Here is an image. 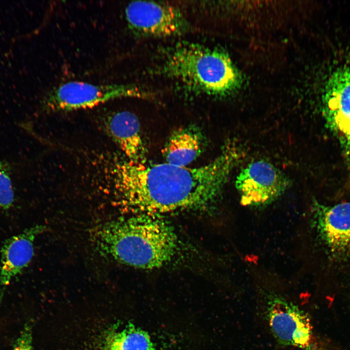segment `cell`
Returning a JSON list of instances; mask_svg holds the SVG:
<instances>
[{"label":"cell","instance_id":"1","mask_svg":"<svg viewBox=\"0 0 350 350\" xmlns=\"http://www.w3.org/2000/svg\"><path fill=\"white\" fill-rule=\"evenodd\" d=\"M244 152L242 146L229 141L214 159L194 168L126 159L115 169L119 204L131 215L160 218L210 211Z\"/></svg>","mask_w":350,"mask_h":350},{"label":"cell","instance_id":"2","mask_svg":"<svg viewBox=\"0 0 350 350\" xmlns=\"http://www.w3.org/2000/svg\"><path fill=\"white\" fill-rule=\"evenodd\" d=\"M90 233L98 253L136 268L163 267L171 263L180 249L175 229L160 217L131 215L100 223Z\"/></svg>","mask_w":350,"mask_h":350},{"label":"cell","instance_id":"3","mask_svg":"<svg viewBox=\"0 0 350 350\" xmlns=\"http://www.w3.org/2000/svg\"><path fill=\"white\" fill-rule=\"evenodd\" d=\"M158 70L194 90L210 95L225 93L237 78L236 71L225 54L191 44L175 48Z\"/></svg>","mask_w":350,"mask_h":350},{"label":"cell","instance_id":"4","mask_svg":"<svg viewBox=\"0 0 350 350\" xmlns=\"http://www.w3.org/2000/svg\"><path fill=\"white\" fill-rule=\"evenodd\" d=\"M146 93L133 85H94L79 81L62 84L51 90L45 101L53 111H71L94 107L118 98L144 97Z\"/></svg>","mask_w":350,"mask_h":350},{"label":"cell","instance_id":"5","mask_svg":"<svg viewBox=\"0 0 350 350\" xmlns=\"http://www.w3.org/2000/svg\"><path fill=\"white\" fill-rule=\"evenodd\" d=\"M291 183L289 177L274 165L257 160L248 164L240 172L235 186L243 205L262 207L279 198Z\"/></svg>","mask_w":350,"mask_h":350},{"label":"cell","instance_id":"6","mask_svg":"<svg viewBox=\"0 0 350 350\" xmlns=\"http://www.w3.org/2000/svg\"><path fill=\"white\" fill-rule=\"evenodd\" d=\"M265 311L269 328L279 343L301 349L310 347L312 327L305 312L275 293L266 295Z\"/></svg>","mask_w":350,"mask_h":350},{"label":"cell","instance_id":"7","mask_svg":"<svg viewBox=\"0 0 350 350\" xmlns=\"http://www.w3.org/2000/svg\"><path fill=\"white\" fill-rule=\"evenodd\" d=\"M327 126L337 136L350 163V67H341L329 77L322 98Z\"/></svg>","mask_w":350,"mask_h":350},{"label":"cell","instance_id":"8","mask_svg":"<svg viewBox=\"0 0 350 350\" xmlns=\"http://www.w3.org/2000/svg\"><path fill=\"white\" fill-rule=\"evenodd\" d=\"M129 26L138 33L152 36H169L182 33L187 22L179 10L163 3L134 1L125 10Z\"/></svg>","mask_w":350,"mask_h":350},{"label":"cell","instance_id":"9","mask_svg":"<svg viewBox=\"0 0 350 350\" xmlns=\"http://www.w3.org/2000/svg\"><path fill=\"white\" fill-rule=\"evenodd\" d=\"M314 219L319 236L334 257L350 253V202L333 206L313 205Z\"/></svg>","mask_w":350,"mask_h":350},{"label":"cell","instance_id":"10","mask_svg":"<svg viewBox=\"0 0 350 350\" xmlns=\"http://www.w3.org/2000/svg\"><path fill=\"white\" fill-rule=\"evenodd\" d=\"M46 229L42 225L34 226L7 239L0 250V285L5 288L21 273L34 255V241Z\"/></svg>","mask_w":350,"mask_h":350},{"label":"cell","instance_id":"11","mask_svg":"<svg viewBox=\"0 0 350 350\" xmlns=\"http://www.w3.org/2000/svg\"><path fill=\"white\" fill-rule=\"evenodd\" d=\"M106 127L113 141L132 161L147 160V149L139 119L129 111L111 113L107 118Z\"/></svg>","mask_w":350,"mask_h":350},{"label":"cell","instance_id":"12","mask_svg":"<svg viewBox=\"0 0 350 350\" xmlns=\"http://www.w3.org/2000/svg\"><path fill=\"white\" fill-rule=\"evenodd\" d=\"M206 138L197 125L190 124L174 130L162 150L165 162L187 167L196 159L206 147Z\"/></svg>","mask_w":350,"mask_h":350},{"label":"cell","instance_id":"13","mask_svg":"<svg viewBox=\"0 0 350 350\" xmlns=\"http://www.w3.org/2000/svg\"><path fill=\"white\" fill-rule=\"evenodd\" d=\"M102 346L103 350H155L148 333L132 324L111 329Z\"/></svg>","mask_w":350,"mask_h":350},{"label":"cell","instance_id":"14","mask_svg":"<svg viewBox=\"0 0 350 350\" xmlns=\"http://www.w3.org/2000/svg\"><path fill=\"white\" fill-rule=\"evenodd\" d=\"M11 174L10 164L0 159V209L3 210L11 208L15 201Z\"/></svg>","mask_w":350,"mask_h":350},{"label":"cell","instance_id":"15","mask_svg":"<svg viewBox=\"0 0 350 350\" xmlns=\"http://www.w3.org/2000/svg\"><path fill=\"white\" fill-rule=\"evenodd\" d=\"M13 350H34L33 326L31 321H28L24 325L14 344Z\"/></svg>","mask_w":350,"mask_h":350}]
</instances>
